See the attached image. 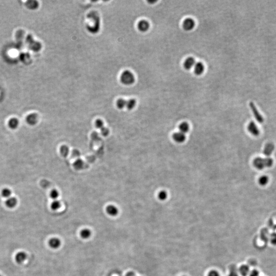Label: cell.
Returning <instances> with one entry per match:
<instances>
[{
    "label": "cell",
    "instance_id": "cell-1",
    "mask_svg": "<svg viewBox=\"0 0 276 276\" xmlns=\"http://www.w3.org/2000/svg\"><path fill=\"white\" fill-rule=\"evenodd\" d=\"M89 23L86 26L88 31L91 33L95 34L99 31L100 21L99 15L96 12H91L88 15Z\"/></svg>",
    "mask_w": 276,
    "mask_h": 276
},
{
    "label": "cell",
    "instance_id": "cell-2",
    "mask_svg": "<svg viewBox=\"0 0 276 276\" xmlns=\"http://www.w3.org/2000/svg\"><path fill=\"white\" fill-rule=\"evenodd\" d=\"M274 161L271 157H257L253 161V165L257 169L262 170L265 168H270L273 166Z\"/></svg>",
    "mask_w": 276,
    "mask_h": 276
},
{
    "label": "cell",
    "instance_id": "cell-3",
    "mask_svg": "<svg viewBox=\"0 0 276 276\" xmlns=\"http://www.w3.org/2000/svg\"><path fill=\"white\" fill-rule=\"evenodd\" d=\"M26 42L29 48L33 51L38 52L41 49V44L34 40L31 35H28L27 37Z\"/></svg>",
    "mask_w": 276,
    "mask_h": 276
},
{
    "label": "cell",
    "instance_id": "cell-4",
    "mask_svg": "<svg viewBox=\"0 0 276 276\" xmlns=\"http://www.w3.org/2000/svg\"><path fill=\"white\" fill-rule=\"evenodd\" d=\"M120 80L123 84L125 85H131L134 83L135 79L134 75L131 72L129 71H125L122 73L120 77Z\"/></svg>",
    "mask_w": 276,
    "mask_h": 276
},
{
    "label": "cell",
    "instance_id": "cell-5",
    "mask_svg": "<svg viewBox=\"0 0 276 276\" xmlns=\"http://www.w3.org/2000/svg\"><path fill=\"white\" fill-rule=\"evenodd\" d=\"M250 108L251 109L252 112H253L254 116L255 119L258 122L260 123H262L264 121L263 117L260 114V113L259 112L258 109H257L256 106L255 105L254 103L253 102H251L249 104Z\"/></svg>",
    "mask_w": 276,
    "mask_h": 276
},
{
    "label": "cell",
    "instance_id": "cell-6",
    "mask_svg": "<svg viewBox=\"0 0 276 276\" xmlns=\"http://www.w3.org/2000/svg\"><path fill=\"white\" fill-rule=\"evenodd\" d=\"M195 26V21L192 18H186L183 23V29L187 31L193 30Z\"/></svg>",
    "mask_w": 276,
    "mask_h": 276
},
{
    "label": "cell",
    "instance_id": "cell-7",
    "mask_svg": "<svg viewBox=\"0 0 276 276\" xmlns=\"http://www.w3.org/2000/svg\"><path fill=\"white\" fill-rule=\"evenodd\" d=\"M248 129L250 134L252 135L253 136L257 137V136H259V135L260 134V130L259 128L257 126L256 123L253 121H251L248 123Z\"/></svg>",
    "mask_w": 276,
    "mask_h": 276
},
{
    "label": "cell",
    "instance_id": "cell-8",
    "mask_svg": "<svg viewBox=\"0 0 276 276\" xmlns=\"http://www.w3.org/2000/svg\"><path fill=\"white\" fill-rule=\"evenodd\" d=\"M172 137H173L174 140L178 143H183L185 141L186 139L185 134L180 132L174 133Z\"/></svg>",
    "mask_w": 276,
    "mask_h": 276
},
{
    "label": "cell",
    "instance_id": "cell-9",
    "mask_svg": "<svg viewBox=\"0 0 276 276\" xmlns=\"http://www.w3.org/2000/svg\"><path fill=\"white\" fill-rule=\"evenodd\" d=\"M195 63H196V62H195V59L192 57H188L184 61L183 67L185 69L189 70L194 68Z\"/></svg>",
    "mask_w": 276,
    "mask_h": 276
},
{
    "label": "cell",
    "instance_id": "cell-10",
    "mask_svg": "<svg viewBox=\"0 0 276 276\" xmlns=\"http://www.w3.org/2000/svg\"><path fill=\"white\" fill-rule=\"evenodd\" d=\"M24 38V32L23 30H18L16 33V40H17V45L18 48H21L23 46Z\"/></svg>",
    "mask_w": 276,
    "mask_h": 276
},
{
    "label": "cell",
    "instance_id": "cell-11",
    "mask_svg": "<svg viewBox=\"0 0 276 276\" xmlns=\"http://www.w3.org/2000/svg\"><path fill=\"white\" fill-rule=\"evenodd\" d=\"M194 72L196 75H201L205 71V66L202 62L196 63L194 67Z\"/></svg>",
    "mask_w": 276,
    "mask_h": 276
},
{
    "label": "cell",
    "instance_id": "cell-12",
    "mask_svg": "<svg viewBox=\"0 0 276 276\" xmlns=\"http://www.w3.org/2000/svg\"><path fill=\"white\" fill-rule=\"evenodd\" d=\"M149 27H150V24H149V22L146 20H141L138 24V29L140 31L143 32L147 31V30L149 29Z\"/></svg>",
    "mask_w": 276,
    "mask_h": 276
},
{
    "label": "cell",
    "instance_id": "cell-13",
    "mask_svg": "<svg viewBox=\"0 0 276 276\" xmlns=\"http://www.w3.org/2000/svg\"><path fill=\"white\" fill-rule=\"evenodd\" d=\"M274 144L272 143H268L265 145V148L263 150V153L267 157H270L274 151Z\"/></svg>",
    "mask_w": 276,
    "mask_h": 276
},
{
    "label": "cell",
    "instance_id": "cell-14",
    "mask_svg": "<svg viewBox=\"0 0 276 276\" xmlns=\"http://www.w3.org/2000/svg\"><path fill=\"white\" fill-rule=\"evenodd\" d=\"M26 121L30 125H34L38 121V116L36 114H31L29 115L26 118Z\"/></svg>",
    "mask_w": 276,
    "mask_h": 276
},
{
    "label": "cell",
    "instance_id": "cell-15",
    "mask_svg": "<svg viewBox=\"0 0 276 276\" xmlns=\"http://www.w3.org/2000/svg\"><path fill=\"white\" fill-rule=\"evenodd\" d=\"M27 258L26 253L24 252H19L15 255V260L17 263L21 264L23 263Z\"/></svg>",
    "mask_w": 276,
    "mask_h": 276
},
{
    "label": "cell",
    "instance_id": "cell-16",
    "mask_svg": "<svg viewBox=\"0 0 276 276\" xmlns=\"http://www.w3.org/2000/svg\"><path fill=\"white\" fill-rule=\"evenodd\" d=\"M106 211L107 213L112 216H115L116 215H117L118 212H119L117 208L114 205L108 206L106 209Z\"/></svg>",
    "mask_w": 276,
    "mask_h": 276
},
{
    "label": "cell",
    "instance_id": "cell-17",
    "mask_svg": "<svg viewBox=\"0 0 276 276\" xmlns=\"http://www.w3.org/2000/svg\"><path fill=\"white\" fill-rule=\"evenodd\" d=\"M49 245L51 248H53V249H56V248H60V246L61 245V242L58 238H51L49 241Z\"/></svg>",
    "mask_w": 276,
    "mask_h": 276
},
{
    "label": "cell",
    "instance_id": "cell-18",
    "mask_svg": "<svg viewBox=\"0 0 276 276\" xmlns=\"http://www.w3.org/2000/svg\"><path fill=\"white\" fill-rule=\"evenodd\" d=\"M179 130L180 132H183V134H185L186 133L188 132L190 129V125L187 122H183L182 123L180 124L179 126Z\"/></svg>",
    "mask_w": 276,
    "mask_h": 276
},
{
    "label": "cell",
    "instance_id": "cell-19",
    "mask_svg": "<svg viewBox=\"0 0 276 276\" xmlns=\"http://www.w3.org/2000/svg\"><path fill=\"white\" fill-rule=\"evenodd\" d=\"M17 203H18V201H17V199L15 197H10L9 198L7 199L6 201V205L7 207H8L9 208H13L17 206Z\"/></svg>",
    "mask_w": 276,
    "mask_h": 276
},
{
    "label": "cell",
    "instance_id": "cell-20",
    "mask_svg": "<svg viewBox=\"0 0 276 276\" xmlns=\"http://www.w3.org/2000/svg\"><path fill=\"white\" fill-rule=\"evenodd\" d=\"M240 274L242 276H247L250 274V268L246 265H242L239 269Z\"/></svg>",
    "mask_w": 276,
    "mask_h": 276
},
{
    "label": "cell",
    "instance_id": "cell-21",
    "mask_svg": "<svg viewBox=\"0 0 276 276\" xmlns=\"http://www.w3.org/2000/svg\"><path fill=\"white\" fill-rule=\"evenodd\" d=\"M84 162L80 159H77L73 163L74 168L78 170H81L84 166Z\"/></svg>",
    "mask_w": 276,
    "mask_h": 276
},
{
    "label": "cell",
    "instance_id": "cell-22",
    "mask_svg": "<svg viewBox=\"0 0 276 276\" xmlns=\"http://www.w3.org/2000/svg\"><path fill=\"white\" fill-rule=\"evenodd\" d=\"M8 125L10 128L12 129H16L19 125V121H18V119L15 118H11L9 121Z\"/></svg>",
    "mask_w": 276,
    "mask_h": 276
},
{
    "label": "cell",
    "instance_id": "cell-23",
    "mask_svg": "<svg viewBox=\"0 0 276 276\" xmlns=\"http://www.w3.org/2000/svg\"><path fill=\"white\" fill-rule=\"evenodd\" d=\"M91 231L88 229H84L80 232V236L83 239H88L91 237Z\"/></svg>",
    "mask_w": 276,
    "mask_h": 276
},
{
    "label": "cell",
    "instance_id": "cell-24",
    "mask_svg": "<svg viewBox=\"0 0 276 276\" xmlns=\"http://www.w3.org/2000/svg\"><path fill=\"white\" fill-rule=\"evenodd\" d=\"M136 103H137V102H136V100L134 99H131L126 101V107L127 108V109L132 110L135 107Z\"/></svg>",
    "mask_w": 276,
    "mask_h": 276
},
{
    "label": "cell",
    "instance_id": "cell-25",
    "mask_svg": "<svg viewBox=\"0 0 276 276\" xmlns=\"http://www.w3.org/2000/svg\"><path fill=\"white\" fill-rule=\"evenodd\" d=\"M60 152L63 157H66L69 154V148L67 146H61L60 148Z\"/></svg>",
    "mask_w": 276,
    "mask_h": 276
},
{
    "label": "cell",
    "instance_id": "cell-26",
    "mask_svg": "<svg viewBox=\"0 0 276 276\" xmlns=\"http://www.w3.org/2000/svg\"><path fill=\"white\" fill-rule=\"evenodd\" d=\"M268 182H269V178L266 175H262L259 179V183L260 185L262 186L266 185Z\"/></svg>",
    "mask_w": 276,
    "mask_h": 276
},
{
    "label": "cell",
    "instance_id": "cell-27",
    "mask_svg": "<svg viewBox=\"0 0 276 276\" xmlns=\"http://www.w3.org/2000/svg\"><path fill=\"white\" fill-rule=\"evenodd\" d=\"M126 101H126L125 100L122 99V98H120V99L118 100L117 103H116V105H117V108L119 109H123V108L126 107Z\"/></svg>",
    "mask_w": 276,
    "mask_h": 276
},
{
    "label": "cell",
    "instance_id": "cell-28",
    "mask_svg": "<svg viewBox=\"0 0 276 276\" xmlns=\"http://www.w3.org/2000/svg\"><path fill=\"white\" fill-rule=\"evenodd\" d=\"M157 196L159 200H165L168 197V193L165 190H162L159 192Z\"/></svg>",
    "mask_w": 276,
    "mask_h": 276
},
{
    "label": "cell",
    "instance_id": "cell-29",
    "mask_svg": "<svg viewBox=\"0 0 276 276\" xmlns=\"http://www.w3.org/2000/svg\"><path fill=\"white\" fill-rule=\"evenodd\" d=\"M20 60L23 62L28 61L30 59V56L28 53H23L20 55Z\"/></svg>",
    "mask_w": 276,
    "mask_h": 276
},
{
    "label": "cell",
    "instance_id": "cell-30",
    "mask_svg": "<svg viewBox=\"0 0 276 276\" xmlns=\"http://www.w3.org/2000/svg\"><path fill=\"white\" fill-rule=\"evenodd\" d=\"M60 206H61L60 203L57 200H54L52 203L51 205V208L52 210H54V211L58 210V209L60 207Z\"/></svg>",
    "mask_w": 276,
    "mask_h": 276
},
{
    "label": "cell",
    "instance_id": "cell-31",
    "mask_svg": "<svg viewBox=\"0 0 276 276\" xmlns=\"http://www.w3.org/2000/svg\"><path fill=\"white\" fill-rule=\"evenodd\" d=\"M2 196L8 199L10 197V195L11 194V191H10V189H4L2 192Z\"/></svg>",
    "mask_w": 276,
    "mask_h": 276
},
{
    "label": "cell",
    "instance_id": "cell-32",
    "mask_svg": "<svg viewBox=\"0 0 276 276\" xmlns=\"http://www.w3.org/2000/svg\"><path fill=\"white\" fill-rule=\"evenodd\" d=\"M50 197H51L53 200H56L58 198L59 196V192L56 189H53L52 190L50 194Z\"/></svg>",
    "mask_w": 276,
    "mask_h": 276
},
{
    "label": "cell",
    "instance_id": "cell-33",
    "mask_svg": "<svg viewBox=\"0 0 276 276\" xmlns=\"http://www.w3.org/2000/svg\"><path fill=\"white\" fill-rule=\"evenodd\" d=\"M95 126L97 128L101 129L104 127V122L101 119H97L95 122Z\"/></svg>",
    "mask_w": 276,
    "mask_h": 276
},
{
    "label": "cell",
    "instance_id": "cell-34",
    "mask_svg": "<svg viewBox=\"0 0 276 276\" xmlns=\"http://www.w3.org/2000/svg\"><path fill=\"white\" fill-rule=\"evenodd\" d=\"M32 6H33V9H34L37 8V7H38V2L34 1L33 2V5H32V4L30 3V2H29V1L28 2L27 7H28L29 8L32 9Z\"/></svg>",
    "mask_w": 276,
    "mask_h": 276
},
{
    "label": "cell",
    "instance_id": "cell-35",
    "mask_svg": "<svg viewBox=\"0 0 276 276\" xmlns=\"http://www.w3.org/2000/svg\"><path fill=\"white\" fill-rule=\"evenodd\" d=\"M101 134L103 136H104V137H106V136H108V135L109 134V129H108L107 127H103L102 128H101Z\"/></svg>",
    "mask_w": 276,
    "mask_h": 276
},
{
    "label": "cell",
    "instance_id": "cell-36",
    "mask_svg": "<svg viewBox=\"0 0 276 276\" xmlns=\"http://www.w3.org/2000/svg\"><path fill=\"white\" fill-rule=\"evenodd\" d=\"M208 276H220V275H219V274L218 273V271L213 270V271H210L209 273Z\"/></svg>",
    "mask_w": 276,
    "mask_h": 276
},
{
    "label": "cell",
    "instance_id": "cell-37",
    "mask_svg": "<svg viewBox=\"0 0 276 276\" xmlns=\"http://www.w3.org/2000/svg\"><path fill=\"white\" fill-rule=\"evenodd\" d=\"M249 276H259V273L256 270H254L252 271H250Z\"/></svg>",
    "mask_w": 276,
    "mask_h": 276
},
{
    "label": "cell",
    "instance_id": "cell-38",
    "mask_svg": "<svg viewBox=\"0 0 276 276\" xmlns=\"http://www.w3.org/2000/svg\"><path fill=\"white\" fill-rule=\"evenodd\" d=\"M271 242L273 245H276V233L273 234L271 237Z\"/></svg>",
    "mask_w": 276,
    "mask_h": 276
},
{
    "label": "cell",
    "instance_id": "cell-39",
    "mask_svg": "<svg viewBox=\"0 0 276 276\" xmlns=\"http://www.w3.org/2000/svg\"><path fill=\"white\" fill-rule=\"evenodd\" d=\"M72 155H73V157H80V151H77V150H74V151H72Z\"/></svg>",
    "mask_w": 276,
    "mask_h": 276
},
{
    "label": "cell",
    "instance_id": "cell-40",
    "mask_svg": "<svg viewBox=\"0 0 276 276\" xmlns=\"http://www.w3.org/2000/svg\"><path fill=\"white\" fill-rule=\"evenodd\" d=\"M228 276H239L238 274L235 272V271H232L230 272V274H229Z\"/></svg>",
    "mask_w": 276,
    "mask_h": 276
},
{
    "label": "cell",
    "instance_id": "cell-41",
    "mask_svg": "<svg viewBox=\"0 0 276 276\" xmlns=\"http://www.w3.org/2000/svg\"><path fill=\"white\" fill-rule=\"evenodd\" d=\"M125 276H136V274L132 271H129L126 274Z\"/></svg>",
    "mask_w": 276,
    "mask_h": 276
},
{
    "label": "cell",
    "instance_id": "cell-42",
    "mask_svg": "<svg viewBox=\"0 0 276 276\" xmlns=\"http://www.w3.org/2000/svg\"><path fill=\"white\" fill-rule=\"evenodd\" d=\"M0 276H2V275H1V274H0Z\"/></svg>",
    "mask_w": 276,
    "mask_h": 276
},
{
    "label": "cell",
    "instance_id": "cell-43",
    "mask_svg": "<svg viewBox=\"0 0 276 276\" xmlns=\"http://www.w3.org/2000/svg\"></svg>",
    "mask_w": 276,
    "mask_h": 276
}]
</instances>
